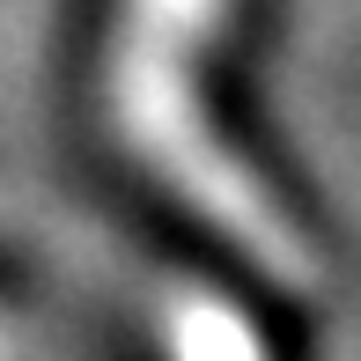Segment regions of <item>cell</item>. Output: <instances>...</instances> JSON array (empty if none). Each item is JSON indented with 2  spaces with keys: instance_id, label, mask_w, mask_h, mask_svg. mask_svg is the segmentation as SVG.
Listing matches in <instances>:
<instances>
[{
  "instance_id": "cell-1",
  "label": "cell",
  "mask_w": 361,
  "mask_h": 361,
  "mask_svg": "<svg viewBox=\"0 0 361 361\" xmlns=\"http://www.w3.org/2000/svg\"><path fill=\"white\" fill-rule=\"evenodd\" d=\"M221 23L228 0H118L104 44V118L126 155L177 207L214 221L258 273H273L281 288H317L310 236L273 200L266 177L221 140L200 96V52L221 37Z\"/></svg>"
},
{
  "instance_id": "cell-2",
  "label": "cell",
  "mask_w": 361,
  "mask_h": 361,
  "mask_svg": "<svg viewBox=\"0 0 361 361\" xmlns=\"http://www.w3.org/2000/svg\"><path fill=\"white\" fill-rule=\"evenodd\" d=\"M155 332H162V361H273L251 310L207 281H177L162 295Z\"/></svg>"
},
{
  "instance_id": "cell-3",
  "label": "cell",
  "mask_w": 361,
  "mask_h": 361,
  "mask_svg": "<svg viewBox=\"0 0 361 361\" xmlns=\"http://www.w3.org/2000/svg\"><path fill=\"white\" fill-rule=\"evenodd\" d=\"M0 361H23V339H15V324L0 317Z\"/></svg>"
}]
</instances>
